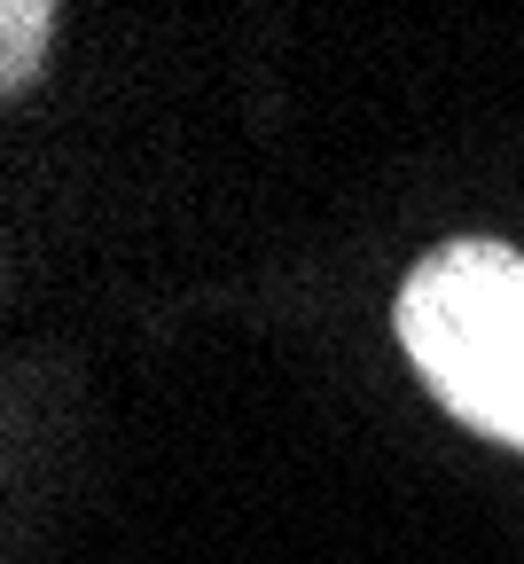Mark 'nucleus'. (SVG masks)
I'll return each mask as SVG.
<instances>
[{
    "label": "nucleus",
    "mask_w": 524,
    "mask_h": 564,
    "mask_svg": "<svg viewBox=\"0 0 524 564\" xmlns=\"http://www.w3.org/2000/svg\"><path fill=\"white\" fill-rule=\"evenodd\" d=\"M392 329L438 408L470 432L524 447V251L455 236L407 267Z\"/></svg>",
    "instance_id": "1"
},
{
    "label": "nucleus",
    "mask_w": 524,
    "mask_h": 564,
    "mask_svg": "<svg viewBox=\"0 0 524 564\" xmlns=\"http://www.w3.org/2000/svg\"><path fill=\"white\" fill-rule=\"evenodd\" d=\"M55 32V9H32V0H9L0 9V87H32V47Z\"/></svg>",
    "instance_id": "2"
}]
</instances>
